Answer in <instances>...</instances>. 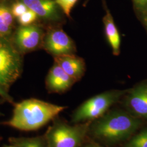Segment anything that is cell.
<instances>
[{"label": "cell", "mask_w": 147, "mask_h": 147, "mask_svg": "<svg viewBox=\"0 0 147 147\" xmlns=\"http://www.w3.org/2000/svg\"><path fill=\"white\" fill-rule=\"evenodd\" d=\"M38 16L34 11L28 9L25 13L18 18V21L21 26H28L32 25L37 20Z\"/></svg>", "instance_id": "cell-15"}, {"label": "cell", "mask_w": 147, "mask_h": 147, "mask_svg": "<svg viewBox=\"0 0 147 147\" xmlns=\"http://www.w3.org/2000/svg\"><path fill=\"white\" fill-rule=\"evenodd\" d=\"M55 61L75 81L84 75L86 65L84 59L73 53L55 56Z\"/></svg>", "instance_id": "cell-9"}, {"label": "cell", "mask_w": 147, "mask_h": 147, "mask_svg": "<svg viewBox=\"0 0 147 147\" xmlns=\"http://www.w3.org/2000/svg\"><path fill=\"white\" fill-rule=\"evenodd\" d=\"M106 13L103 18L105 32L107 41L112 48L113 54L118 56L120 53L121 38L113 17L105 4Z\"/></svg>", "instance_id": "cell-12"}, {"label": "cell", "mask_w": 147, "mask_h": 147, "mask_svg": "<svg viewBox=\"0 0 147 147\" xmlns=\"http://www.w3.org/2000/svg\"><path fill=\"white\" fill-rule=\"evenodd\" d=\"M134 8L140 16L147 13V0H132Z\"/></svg>", "instance_id": "cell-18"}, {"label": "cell", "mask_w": 147, "mask_h": 147, "mask_svg": "<svg viewBox=\"0 0 147 147\" xmlns=\"http://www.w3.org/2000/svg\"><path fill=\"white\" fill-rule=\"evenodd\" d=\"M126 104L134 115L147 119V83H141L132 88L129 92Z\"/></svg>", "instance_id": "cell-8"}, {"label": "cell", "mask_w": 147, "mask_h": 147, "mask_svg": "<svg viewBox=\"0 0 147 147\" xmlns=\"http://www.w3.org/2000/svg\"><path fill=\"white\" fill-rule=\"evenodd\" d=\"M124 147H147V128L132 137Z\"/></svg>", "instance_id": "cell-14"}, {"label": "cell", "mask_w": 147, "mask_h": 147, "mask_svg": "<svg viewBox=\"0 0 147 147\" xmlns=\"http://www.w3.org/2000/svg\"><path fill=\"white\" fill-rule=\"evenodd\" d=\"M141 19L142 21V23L144 25V27L147 30V13L141 16Z\"/></svg>", "instance_id": "cell-21"}, {"label": "cell", "mask_w": 147, "mask_h": 147, "mask_svg": "<svg viewBox=\"0 0 147 147\" xmlns=\"http://www.w3.org/2000/svg\"><path fill=\"white\" fill-rule=\"evenodd\" d=\"M18 147V146H7V147Z\"/></svg>", "instance_id": "cell-23"}, {"label": "cell", "mask_w": 147, "mask_h": 147, "mask_svg": "<svg viewBox=\"0 0 147 147\" xmlns=\"http://www.w3.org/2000/svg\"><path fill=\"white\" fill-rule=\"evenodd\" d=\"M18 147H43L42 141L39 138H32L18 142Z\"/></svg>", "instance_id": "cell-19"}, {"label": "cell", "mask_w": 147, "mask_h": 147, "mask_svg": "<svg viewBox=\"0 0 147 147\" xmlns=\"http://www.w3.org/2000/svg\"><path fill=\"white\" fill-rule=\"evenodd\" d=\"M21 58L8 39H0V84L7 90L20 76Z\"/></svg>", "instance_id": "cell-4"}, {"label": "cell", "mask_w": 147, "mask_h": 147, "mask_svg": "<svg viewBox=\"0 0 147 147\" xmlns=\"http://www.w3.org/2000/svg\"><path fill=\"white\" fill-rule=\"evenodd\" d=\"M42 30L36 25L21 26L16 32L14 42L22 52H28L36 49L42 41Z\"/></svg>", "instance_id": "cell-7"}, {"label": "cell", "mask_w": 147, "mask_h": 147, "mask_svg": "<svg viewBox=\"0 0 147 147\" xmlns=\"http://www.w3.org/2000/svg\"><path fill=\"white\" fill-rule=\"evenodd\" d=\"M78 0H55L58 7L62 10L63 13L69 17L71 11Z\"/></svg>", "instance_id": "cell-16"}, {"label": "cell", "mask_w": 147, "mask_h": 147, "mask_svg": "<svg viewBox=\"0 0 147 147\" xmlns=\"http://www.w3.org/2000/svg\"><path fill=\"white\" fill-rule=\"evenodd\" d=\"M6 91L7 90L4 89L3 88V87L2 86H1V84H0V96L9 101H11L12 99L11 98V96L8 95V94L7 93Z\"/></svg>", "instance_id": "cell-20"}, {"label": "cell", "mask_w": 147, "mask_h": 147, "mask_svg": "<svg viewBox=\"0 0 147 147\" xmlns=\"http://www.w3.org/2000/svg\"><path fill=\"white\" fill-rule=\"evenodd\" d=\"M11 9L13 16L18 18L25 13L29 8L22 1H17L13 3Z\"/></svg>", "instance_id": "cell-17"}, {"label": "cell", "mask_w": 147, "mask_h": 147, "mask_svg": "<svg viewBox=\"0 0 147 147\" xmlns=\"http://www.w3.org/2000/svg\"><path fill=\"white\" fill-rule=\"evenodd\" d=\"M75 82L58 64L55 63L48 74L47 84L49 90L61 93L68 89Z\"/></svg>", "instance_id": "cell-10"}, {"label": "cell", "mask_w": 147, "mask_h": 147, "mask_svg": "<svg viewBox=\"0 0 147 147\" xmlns=\"http://www.w3.org/2000/svg\"><path fill=\"white\" fill-rule=\"evenodd\" d=\"M141 121L125 112L115 111L101 117L92 126L94 136L108 142L124 140L140 127Z\"/></svg>", "instance_id": "cell-2"}, {"label": "cell", "mask_w": 147, "mask_h": 147, "mask_svg": "<svg viewBox=\"0 0 147 147\" xmlns=\"http://www.w3.org/2000/svg\"><path fill=\"white\" fill-rule=\"evenodd\" d=\"M44 47L55 56L73 53L76 50L73 40L61 29H54L47 33Z\"/></svg>", "instance_id": "cell-6"}, {"label": "cell", "mask_w": 147, "mask_h": 147, "mask_svg": "<svg viewBox=\"0 0 147 147\" xmlns=\"http://www.w3.org/2000/svg\"><path fill=\"white\" fill-rule=\"evenodd\" d=\"M37 16L48 20H57L59 18L57 5L53 0H21Z\"/></svg>", "instance_id": "cell-11"}, {"label": "cell", "mask_w": 147, "mask_h": 147, "mask_svg": "<svg viewBox=\"0 0 147 147\" xmlns=\"http://www.w3.org/2000/svg\"><path fill=\"white\" fill-rule=\"evenodd\" d=\"M100 147L99 146H98V145H91V146H90L89 147Z\"/></svg>", "instance_id": "cell-22"}, {"label": "cell", "mask_w": 147, "mask_h": 147, "mask_svg": "<svg viewBox=\"0 0 147 147\" xmlns=\"http://www.w3.org/2000/svg\"><path fill=\"white\" fill-rule=\"evenodd\" d=\"M124 91L112 90L95 95L80 106L73 116V121L80 123L92 121L105 115L112 105L117 102Z\"/></svg>", "instance_id": "cell-3"}, {"label": "cell", "mask_w": 147, "mask_h": 147, "mask_svg": "<svg viewBox=\"0 0 147 147\" xmlns=\"http://www.w3.org/2000/svg\"><path fill=\"white\" fill-rule=\"evenodd\" d=\"M65 109V106L37 99L24 100L16 104L7 124L23 131L35 130L47 124Z\"/></svg>", "instance_id": "cell-1"}, {"label": "cell", "mask_w": 147, "mask_h": 147, "mask_svg": "<svg viewBox=\"0 0 147 147\" xmlns=\"http://www.w3.org/2000/svg\"><path fill=\"white\" fill-rule=\"evenodd\" d=\"M13 26V16L11 9L0 3V39H8L11 34Z\"/></svg>", "instance_id": "cell-13"}, {"label": "cell", "mask_w": 147, "mask_h": 147, "mask_svg": "<svg viewBox=\"0 0 147 147\" xmlns=\"http://www.w3.org/2000/svg\"><path fill=\"white\" fill-rule=\"evenodd\" d=\"M88 124L70 126L58 124L48 135L50 147H79L88 130Z\"/></svg>", "instance_id": "cell-5"}]
</instances>
